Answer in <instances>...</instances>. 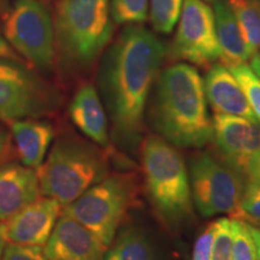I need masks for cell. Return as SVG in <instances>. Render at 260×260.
Instances as JSON below:
<instances>
[{"instance_id": "1", "label": "cell", "mask_w": 260, "mask_h": 260, "mask_svg": "<svg viewBox=\"0 0 260 260\" xmlns=\"http://www.w3.org/2000/svg\"><path fill=\"white\" fill-rule=\"evenodd\" d=\"M167 47L154 32L129 24L107 50L100 88L119 136L139 138L147 98L164 60Z\"/></svg>"}, {"instance_id": "2", "label": "cell", "mask_w": 260, "mask_h": 260, "mask_svg": "<svg viewBox=\"0 0 260 260\" xmlns=\"http://www.w3.org/2000/svg\"><path fill=\"white\" fill-rule=\"evenodd\" d=\"M151 117L154 129L171 145L201 147L213 140L204 80L189 64H174L159 75Z\"/></svg>"}, {"instance_id": "3", "label": "cell", "mask_w": 260, "mask_h": 260, "mask_svg": "<svg viewBox=\"0 0 260 260\" xmlns=\"http://www.w3.org/2000/svg\"><path fill=\"white\" fill-rule=\"evenodd\" d=\"M146 189L154 209L165 220L178 223L193 213L189 176L180 152L157 135L141 146Z\"/></svg>"}, {"instance_id": "4", "label": "cell", "mask_w": 260, "mask_h": 260, "mask_svg": "<svg viewBox=\"0 0 260 260\" xmlns=\"http://www.w3.org/2000/svg\"><path fill=\"white\" fill-rule=\"evenodd\" d=\"M110 0H60L54 19V40L60 54L75 65L95 60L113 34Z\"/></svg>"}, {"instance_id": "5", "label": "cell", "mask_w": 260, "mask_h": 260, "mask_svg": "<svg viewBox=\"0 0 260 260\" xmlns=\"http://www.w3.org/2000/svg\"><path fill=\"white\" fill-rule=\"evenodd\" d=\"M109 171L99 149L76 140H59L37 169L41 194L67 206L103 181Z\"/></svg>"}, {"instance_id": "6", "label": "cell", "mask_w": 260, "mask_h": 260, "mask_svg": "<svg viewBox=\"0 0 260 260\" xmlns=\"http://www.w3.org/2000/svg\"><path fill=\"white\" fill-rule=\"evenodd\" d=\"M134 204V183L128 176L117 175L98 182L76 200L64 206L61 213L82 224L109 248Z\"/></svg>"}, {"instance_id": "7", "label": "cell", "mask_w": 260, "mask_h": 260, "mask_svg": "<svg viewBox=\"0 0 260 260\" xmlns=\"http://www.w3.org/2000/svg\"><path fill=\"white\" fill-rule=\"evenodd\" d=\"M191 198L201 216L230 213L235 218L247 178L209 153L190 160Z\"/></svg>"}, {"instance_id": "8", "label": "cell", "mask_w": 260, "mask_h": 260, "mask_svg": "<svg viewBox=\"0 0 260 260\" xmlns=\"http://www.w3.org/2000/svg\"><path fill=\"white\" fill-rule=\"evenodd\" d=\"M5 39L12 48L40 69H50L54 60L56 40L50 12L38 0H18L9 12Z\"/></svg>"}, {"instance_id": "9", "label": "cell", "mask_w": 260, "mask_h": 260, "mask_svg": "<svg viewBox=\"0 0 260 260\" xmlns=\"http://www.w3.org/2000/svg\"><path fill=\"white\" fill-rule=\"evenodd\" d=\"M178 21L175 56L203 68L220 59L214 14L209 5L203 0H184Z\"/></svg>"}, {"instance_id": "10", "label": "cell", "mask_w": 260, "mask_h": 260, "mask_svg": "<svg viewBox=\"0 0 260 260\" xmlns=\"http://www.w3.org/2000/svg\"><path fill=\"white\" fill-rule=\"evenodd\" d=\"M47 98L30 74L8 60L0 59V119L14 122L39 115Z\"/></svg>"}, {"instance_id": "11", "label": "cell", "mask_w": 260, "mask_h": 260, "mask_svg": "<svg viewBox=\"0 0 260 260\" xmlns=\"http://www.w3.org/2000/svg\"><path fill=\"white\" fill-rule=\"evenodd\" d=\"M213 140L223 161L247 178V169L260 149V124L239 116L216 113L212 119Z\"/></svg>"}, {"instance_id": "12", "label": "cell", "mask_w": 260, "mask_h": 260, "mask_svg": "<svg viewBox=\"0 0 260 260\" xmlns=\"http://www.w3.org/2000/svg\"><path fill=\"white\" fill-rule=\"evenodd\" d=\"M106 249L93 233L63 213L44 246L48 260H104Z\"/></svg>"}, {"instance_id": "13", "label": "cell", "mask_w": 260, "mask_h": 260, "mask_svg": "<svg viewBox=\"0 0 260 260\" xmlns=\"http://www.w3.org/2000/svg\"><path fill=\"white\" fill-rule=\"evenodd\" d=\"M63 206L52 198H39L6 220L9 242L21 245H46Z\"/></svg>"}, {"instance_id": "14", "label": "cell", "mask_w": 260, "mask_h": 260, "mask_svg": "<svg viewBox=\"0 0 260 260\" xmlns=\"http://www.w3.org/2000/svg\"><path fill=\"white\" fill-rule=\"evenodd\" d=\"M41 197L37 170L18 162L0 165V222Z\"/></svg>"}, {"instance_id": "15", "label": "cell", "mask_w": 260, "mask_h": 260, "mask_svg": "<svg viewBox=\"0 0 260 260\" xmlns=\"http://www.w3.org/2000/svg\"><path fill=\"white\" fill-rule=\"evenodd\" d=\"M204 84L206 99L214 112L258 122L242 88L225 65H212L207 71Z\"/></svg>"}, {"instance_id": "16", "label": "cell", "mask_w": 260, "mask_h": 260, "mask_svg": "<svg viewBox=\"0 0 260 260\" xmlns=\"http://www.w3.org/2000/svg\"><path fill=\"white\" fill-rule=\"evenodd\" d=\"M70 118L87 138L100 146H107V121L103 104L92 84H83L75 94L69 107Z\"/></svg>"}, {"instance_id": "17", "label": "cell", "mask_w": 260, "mask_h": 260, "mask_svg": "<svg viewBox=\"0 0 260 260\" xmlns=\"http://www.w3.org/2000/svg\"><path fill=\"white\" fill-rule=\"evenodd\" d=\"M11 130L19 160L37 170L45 160L53 139L52 125L35 119H17L11 122Z\"/></svg>"}, {"instance_id": "18", "label": "cell", "mask_w": 260, "mask_h": 260, "mask_svg": "<svg viewBox=\"0 0 260 260\" xmlns=\"http://www.w3.org/2000/svg\"><path fill=\"white\" fill-rule=\"evenodd\" d=\"M213 3L216 34L220 50L219 60L226 68L246 63L249 59V54L235 16L226 2L216 0Z\"/></svg>"}, {"instance_id": "19", "label": "cell", "mask_w": 260, "mask_h": 260, "mask_svg": "<svg viewBox=\"0 0 260 260\" xmlns=\"http://www.w3.org/2000/svg\"><path fill=\"white\" fill-rule=\"evenodd\" d=\"M245 41L249 58L260 47V0H228Z\"/></svg>"}, {"instance_id": "20", "label": "cell", "mask_w": 260, "mask_h": 260, "mask_svg": "<svg viewBox=\"0 0 260 260\" xmlns=\"http://www.w3.org/2000/svg\"><path fill=\"white\" fill-rule=\"evenodd\" d=\"M104 260H152L151 246L138 228H125L115 236Z\"/></svg>"}, {"instance_id": "21", "label": "cell", "mask_w": 260, "mask_h": 260, "mask_svg": "<svg viewBox=\"0 0 260 260\" xmlns=\"http://www.w3.org/2000/svg\"><path fill=\"white\" fill-rule=\"evenodd\" d=\"M151 23L155 31L169 34L180 18L183 0H149Z\"/></svg>"}, {"instance_id": "22", "label": "cell", "mask_w": 260, "mask_h": 260, "mask_svg": "<svg viewBox=\"0 0 260 260\" xmlns=\"http://www.w3.org/2000/svg\"><path fill=\"white\" fill-rule=\"evenodd\" d=\"M148 0H112L110 10L113 23H144L148 15Z\"/></svg>"}, {"instance_id": "23", "label": "cell", "mask_w": 260, "mask_h": 260, "mask_svg": "<svg viewBox=\"0 0 260 260\" xmlns=\"http://www.w3.org/2000/svg\"><path fill=\"white\" fill-rule=\"evenodd\" d=\"M233 253L232 260H258L254 237L251 224L242 219H233Z\"/></svg>"}, {"instance_id": "24", "label": "cell", "mask_w": 260, "mask_h": 260, "mask_svg": "<svg viewBox=\"0 0 260 260\" xmlns=\"http://www.w3.org/2000/svg\"><path fill=\"white\" fill-rule=\"evenodd\" d=\"M228 69L235 76L240 87L245 93L247 102L254 113L255 119L260 124V79L253 73L251 67L246 63L228 68Z\"/></svg>"}, {"instance_id": "25", "label": "cell", "mask_w": 260, "mask_h": 260, "mask_svg": "<svg viewBox=\"0 0 260 260\" xmlns=\"http://www.w3.org/2000/svg\"><path fill=\"white\" fill-rule=\"evenodd\" d=\"M242 219L252 225L260 224V184L251 180H247L240 201L239 213L235 217Z\"/></svg>"}, {"instance_id": "26", "label": "cell", "mask_w": 260, "mask_h": 260, "mask_svg": "<svg viewBox=\"0 0 260 260\" xmlns=\"http://www.w3.org/2000/svg\"><path fill=\"white\" fill-rule=\"evenodd\" d=\"M216 232L210 260H232L233 253V219L219 218L214 222Z\"/></svg>"}, {"instance_id": "27", "label": "cell", "mask_w": 260, "mask_h": 260, "mask_svg": "<svg viewBox=\"0 0 260 260\" xmlns=\"http://www.w3.org/2000/svg\"><path fill=\"white\" fill-rule=\"evenodd\" d=\"M2 260H48L44 247L21 245L9 242L6 245Z\"/></svg>"}, {"instance_id": "28", "label": "cell", "mask_w": 260, "mask_h": 260, "mask_svg": "<svg viewBox=\"0 0 260 260\" xmlns=\"http://www.w3.org/2000/svg\"><path fill=\"white\" fill-rule=\"evenodd\" d=\"M214 232H216V224L211 223L206 229L201 233L195 241L193 249V258L191 260H210L211 252H212V245L214 239Z\"/></svg>"}, {"instance_id": "29", "label": "cell", "mask_w": 260, "mask_h": 260, "mask_svg": "<svg viewBox=\"0 0 260 260\" xmlns=\"http://www.w3.org/2000/svg\"><path fill=\"white\" fill-rule=\"evenodd\" d=\"M247 180L260 184V149L253 155L247 169Z\"/></svg>"}, {"instance_id": "30", "label": "cell", "mask_w": 260, "mask_h": 260, "mask_svg": "<svg viewBox=\"0 0 260 260\" xmlns=\"http://www.w3.org/2000/svg\"><path fill=\"white\" fill-rule=\"evenodd\" d=\"M0 58H4V59L9 60L21 61V58H19L18 54L14 51L11 45L2 37V34H0Z\"/></svg>"}, {"instance_id": "31", "label": "cell", "mask_w": 260, "mask_h": 260, "mask_svg": "<svg viewBox=\"0 0 260 260\" xmlns=\"http://www.w3.org/2000/svg\"><path fill=\"white\" fill-rule=\"evenodd\" d=\"M8 243H9V239H8V230H6V223L0 222V259H2L3 253H4V249Z\"/></svg>"}, {"instance_id": "32", "label": "cell", "mask_w": 260, "mask_h": 260, "mask_svg": "<svg viewBox=\"0 0 260 260\" xmlns=\"http://www.w3.org/2000/svg\"><path fill=\"white\" fill-rule=\"evenodd\" d=\"M249 67H251L253 73H254L260 79V47L259 50L251 57V65H249Z\"/></svg>"}, {"instance_id": "33", "label": "cell", "mask_w": 260, "mask_h": 260, "mask_svg": "<svg viewBox=\"0 0 260 260\" xmlns=\"http://www.w3.org/2000/svg\"><path fill=\"white\" fill-rule=\"evenodd\" d=\"M251 230H252V235H253V237H254V241H255L256 253H258V260H260V228L252 225L251 224Z\"/></svg>"}, {"instance_id": "34", "label": "cell", "mask_w": 260, "mask_h": 260, "mask_svg": "<svg viewBox=\"0 0 260 260\" xmlns=\"http://www.w3.org/2000/svg\"><path fill=\"white\" fill-rule=\"evenodd\" d=\"M6 147H8V134L4 129L0 128V158L4 154Z\"/></svg>"}, {"instance_id": "35", "label": "cell", "mask_w": 260, "mask_h": 260, "mask_svg": "<svg viewBox=\"0 0 260 260\" xmlns=\"http://www.w3.org/2000/svg\"><path fill=\"white\" fill-rule=\"evenodd\" d=\"M9 12V5L6 0H0V16H4Z\"/></svg>"}, {"instance_id": "36", "label": "cell", "mask_w": 260, "mask_h": 260, "mask_svg": "<svg viewBox=\"0 0 260 260\" xmlns=\"http://www.w3.org/2000/svg\"><path fill=\"white\" fill-rule=\"evenodd\" d=\"M206 2H216V0H206Z\"/></svg>"}, {"instance_id": "37", "label": "cell", "mask_w": 260, "mask_h": 260, "mask_svg": "<svg viewBox=\"0 0 260 260\" xmlns=\"http://www.w3.org/2000/svg\"><path fill=\"white\" fill-rule=\"evenodd\" d=\"M255 226H260V224H259V225H255Z\"/></svg>"}]
</instances>
